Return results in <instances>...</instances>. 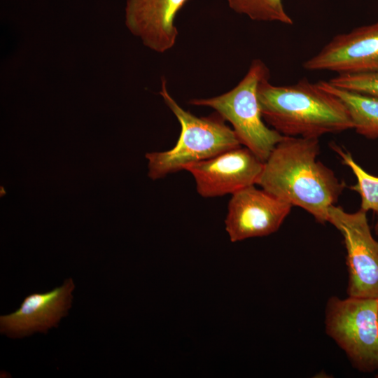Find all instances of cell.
Segmentation results:
<instances>
[{
    "instance_id": "cell-1",
    "label": "cell",
    "mask_w": 378,
    "mask_h": 378,
    "mask_svg": "<svg viewBox=\"0 0 378 378\" xmlns=\"http://www.w3.org/2000/svg\"><path fill=\"white\" fill-rule=\"evenodd\" d=\"M319 150L318 139L285 136L264 162L256 184L326 223L345 184L317 159Z\"/></svg>"
},
{
    "instance_id": "cell-2",
    "label": "cell",
    "mask_w": 378,
    "mask_h": 378,
    "mask_svg": "<svg viewBox=\"0 0 378 378\" xmlns=\"http://www.w3.org/2000/svg\"><path fill=\"white\" fill-rule=\"evenodd\" d=\"M264 78L258 98L264 120L286 136L319 139L323 134L354 129L344 103L307 78L276 86Z\"/></svg>"
},
{
    "instance_id": "cell-3",
    "label": "cell",
    "mask_w": 378,
    "mask_h": 378,
    "mask_svg": "<svg viewBox=\"0 0 378 378\" xmlns=\"http://www.w3.org/2000/svg\"><path fill=\"white\" fill-rule=\"evenodd\" d=\"M165 104L181 125L179 138L170 150L148 153V176L156 180L181 170L190 164L213 158L241 146L233 129L217 112L197 117L183 109L169 94L167 81L162 80L160 92Z\"/></svg>"
},
{
    "instance_id": "cell-4",
    "label": "cell",
    "mask_w": 378,
    "mask_h": 378,
    "mask_svg": "<svg viewBox=\"0 0 378 378\" xmlns=\"http://www.w3.org/2000/svg\"><path fill=\"white\" fill-rule=\"evenodd\" d=\"M270 77V71L259 59L252 61L240 82L220 95L192 99L189 104L210 107L228 121L241 145L265 162L275 146L286 136L265 123L258 98L260 83Z\"/></svg>"
},
{
    "instance_id": "cell-5",
    "label": "cell",
    "mask_w": 378,
    "mask_h": 378,
    "mask_svg": "<svg viewBox=\"0 0 378 378\" xmlns=\"http://www.w3.org/2000/svg\"><path fill=\"white\" fill-rule=\"evenodd\" d=\"M326 331L363 372L378 371V299L331 297L325 316Z\"/></svg>"
},
{
    "instance_id": "cell-6",
    "label": "cell",
    "mask_w": 378,
    "mask_h": 378,
    "mask_svg": "<svg viewBox=\"0 0 378 378\" xmlns=\"http://www.w3.org/2000/svg\"><path fill=\"white\" fill-rule=\"evenodd\" d=\"M366 211L348 213L332 205L328 222L342 234L349 272L347 294L378 299V241L372 237Z\"/></svg>"
},
{
    "instance_id": "cell-7",
    "label": "cell",
    "mask_w": 378,
    "mask_h": 378,
    "mask_svg": "<svg viewBox=\"0 0 378 378\" xmlns=\"http://www.w3.org/2000/svg\"><path fill=\"white\" fill-rule=\"evenodd\" d=\"M292 206L255 185L234 194L228 202L225 230L232 242L270 235L279 230Z\"/></svg>"
},
{
    "instance_id": "cell-8",
    "label": "cell",
    "mask_w": 378,
    "mask_h": 378,
    "mask_svg": "<svg viewBox=\"0 0 378 378\" xmlns=\"http://www.w3.org/2000/svg\"><path fill=\"white\" fill-rule=\"evenodd\" d=\"M263 163L248 148L240 146L190 164L185 170L192 175L200 195L214 197L256 184Z\"/></svg>"
},
{
    "instance_id": "cell-9",
    "label": "cell",
    "mask_w": 378,
    "mask_h": 378,
    "mask_svg": "<svg viewBox=\"0 0 378 378\" xmlns=\"http://www.w3.org/2000/svg\"><path fill=\"white\" fill-rule=\"evenodd\" d=\"M303 67L338 74L378 71V21L335 36Z\"/></svg>"
},
{
    "instance_id": "cell-10",
    "label": "cell",
    "mask_w": 378,
    "mask_h": 378,
    "mask_svg": "<svg viewBox=\"0 0 378 378\" xmlns=\"http://www.w3.org/2000/svg\"><path fill=\"white\" fill-rule=\"evenodd\" d=\"M74 287L70 278L50 291L27 295L14 312L0 316L1 332L11 337H22L37 331L46 333L67 314Z\"/></svg>"
},
{
    "instance_id": "cell-11",
    "label": "cell",
    "mask_w": 378,
    "mask_h": 378,
    "mask_svg": "<svg viewBox=\"0 0 378 378\" xmlns=\"http://www.w3.org/2000/svg\"><path fill=\"white\" fill-rule=\"evenodd\" d=\"M188 0H126L125 24L148 48L164 52L173 48L176 14Z\"/></svg>"
},
{
    "instance_id": "cell-12",
    "label": "cell",
    "mask_w": 378,
    "mask_h": 378,
    "mask_svg": "<svg viewBox=\"0 0 378 378\" xmlns=\"http://www.w3.org/2000/svg\"><path fill=\"white\" fill-rule=\"evenodd\" d=\"M317 84L344 103L357 133L368 139H378V97L337 88L328 81L320 80Z\"/></svg>"
},
{
    "instance_id": "cell-13",
    "label": "cell",
    "mask_w": 378,
    "mask_h": 378,
    "mask_svg": "<svg viewBox=\"0 0 378 378\" xmlns=\"http://www.w3.org/2000/svg\"><path fill=\"white\" fill-rule=\"evenodd\" d=\"M332 149L339 155L342 162L348 166L355 175L357 183L351 187L361 198L360 209L364 211H373L378 216V177L365 172L354 160L350 153L344 150L335 144Z\"/></svg>"
},
{
    "instance_id": "cell-14",
    "label": "cell",
    "mask_w": 378,
    "mask_h": 378,
    "mask_svg": "<svg viewBox=\"0 0 378 378\" xmlns=\"http://www.w3.org/2000/svg\"><path fill=\"white\" fill-rule=\"evenodd\" d=\"M227 2L233 11L246 15L252 20L293 24L282 0H227Z\"/></svg>"
},
{
    "instance_id": "cell-15",
    "label": "cell",
    "mask_w": 378,
    "mask_h": 378,
    "mask_svg": "<svg viewBox=\"0 0 378 378\" xmlns=\"http://www.w3.org/2000/svg\"><path fill=\"white\" fill-rule=\"evenodd\" d=\"M328 82L337 88L378 97V71L337 74Z\"/></svg>"
}]
</instances>
